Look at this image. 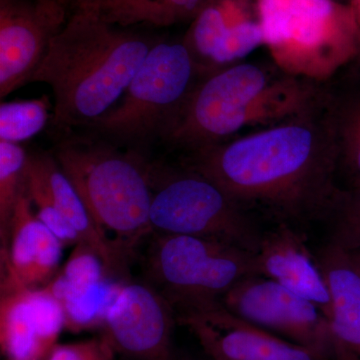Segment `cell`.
<instances>
[{
  "label": "cell",
  "mask_w": 360,
  "mask_h": 360,
  "mask_svg": "<svg viewBox=\"0 0 360 360\" xmlns=\"http://www.w3.org/2000/svg\"><path fill=\"white\" fill-rule=\"evenodd\" d=\"M175 322L174 307L153 284L124 283L106 311L103 335L116 354L131 360H181Z\"/></svg>",
  "instance_id": "8fae6325"
},
{
  "label": "cell",
  "mask_w": 360,
  "mask_h": 360,
  "mask_svg": "<svg viewBox=\"0 0 360 360\" xmlns=\"http://www.w3.org/2000/svg\"><path fill=\"white\" fill-rule=\"evenodd\" d=\"M329 219L333 221L330 243L345 251L360 250V186L341 189Z\"/></svg>",
  "instance_id": "cb8c5ba5"
},
{
  "label": "cell",
  "mask_w": 360,
  "mask_h": 360,
  "mask_svg": "<svg viewBox=\"0 0 360 360\" xmlns=\"http://www.w3.org/2000/svg\"><path fill=\"white\" fill-rule=\"evenodd\" d=\"M65 328L60 303L46 288L4 291L0 348L4 360H44Z\"/></svg>",
  "instance_id": "5bb4252c"
},
{
  "label": "cell",
  "mask_w": 360,
  "mask_h": 360,
  "mask_svg": "<svg viewBox=\"0 0 360 360\" xmlns=\"http://www.w3.org/2000/svg\"><path fill=\"white\" fill-rule=\"evenodd\" d=\"M68 18L87 15L110 25L132 27L136 25L161 26L158 0H56Z\"/></svg>",
  "instance_id": "44dd1931"
},
{
  "label": "cell",
  "mask_w": 360,
  "mask_h": 360,
  "mask_svg": "<svg viewBox=\"0 0 360 360\" xmlns=\"http://www.w3.org/2000/svg\"><path fill=\"white\" fill-rule=\"evenodd\" d=\"M115 348L103 335L101 338L56 345L44 360H115Z\"/></svg>",
  "instance_id": "d4e9b609"
},
{
  "label": "cell",
  "mask_w": 360,
  "mask_h": 360,
  "mask_svg": "<svg viewBox=\"0 0 360 360\" xmlns=\"http://www.w3.org/2000/svg\"><path fill=\"white\" fill-rule=\"evenodd\" d=\"M323 105L338 155L342 189L360 186V75L324 84Z\"/></svg>",
  "instance_id": "d6986e66"
},
{
  "label": "cell",
  "mask_w": 360,
  "mask_h": 360,
  "mask_svg": "<svg viewBox=\"0 0 360 360\" xmlns=\"http://www.w3.org/2000/svg\"><path fill=\"white\" fill-rule=\"evenodd\" d=\"M151 231L226 241L257 253L264 233L215 182L186 165L150 163Z\"/></svg>",
  "instance_id": "52a82bcc"
},
{
  "label": "cell",
  "mask_w": 360,
  "mask_h": 360,
  "mask_svg": "<svg viewBox=\"0 0 360 360\" xmlns=\"http://www.w3.org/2000/svg\"><path fill=\"white\" fill-rule=\"evenodd\" d=\"M323 89L271 60L234 63L198 79L163 144L186 155L266 129L314 108Z\"/></svg>",
  "instance_id": "3957f363"
},
{
  "label": "cell",
  "mask_w": 360,
  "mask_h": 360,
  "mask_svg": "<svg viewBox=\"0 0 360 360\" xmlns=\"http://www.w3.org/2000/svg\"><path fill=\"white\" fill-rule=\"evenodd\" d=\"M63 246L35 214L25 184L1 248V291L44 288L56 276Z\"/></svg>",
  "instance_id": "4fadbf2b"
},
{
  "label": "cell",
  "mask_w": 360,
  "mask_h": 360,
  "mask_svg": "<svg viewBox=\"0 0 360 360\" xmlns=\"http://www.w3.org/2000/svg\"><path fill=\"white\" fill-rule=\"evenodd\" d=\"M27 167L39 176L56 210L77 231L79 243L101 257L110 276L123 274L129 255L99 231L77 189L51 153H28Z\"/></svg>",
  "instance_id": "e0dca14e"
},
{
  "label": "cell",
  "mask_w": 360,
  "mask_h": 360,
  "mask_svg": "<svg viewBox=\"0 0 360 360\" xmlns=\"http://www.w3.org/2000/svg\"><path fill=\"white\" fill-rule=\"evenodd\" d=\"M345 252L347 253L348 258H349L352 266H354V269H356V271L360 274V250L345 251Z\"/></svg>",
  "instance_id": "4316f807"
},
{
  "label": "cell",
  "mask_w": 360,
  "mask_h": 360,
  "mask_svg": "<svg viewBox=\"0 0 360 360\" xmlns=\"http://www.w3.org/2000/svg\"><path fill=\"white\" fill-rule=\"evenodd\" d=\"M49 97L1 103L0 141L20 144L39 134L51 120Z\"/></svg>",
  "instance_id": "603a6c76"
},
{
  "label": "cell",
  "mask_w": 360,
  "mask_h": 360,
  "mask_svg": "<svg viewBox=\"0 0 360 360\" xmlns=\"http://www.w3.org/2000/svg\"><path fill=\"white\" fill-rule=\"evenodd\" d=\"M210 360H328L236 316L219 298L169 300Z\"/></svg>",
  "instance_id": "9c48e42d"
},
{
  "label": "cell",
  "mask_w": 360,
  "mask_h": 360,
  "mask_svg": "<svg viewBox=\"0 0 360 360\" xmlns=\"http://www.w3.org/2000/svg\"><path fill=\"white\" fill-rule=\"evenodd\" d=\"M354 63H356L357 71H359L357 73L360 75V51L357 54L356 58L354 59Z\"/></svg>",
  "instance_id": "83f0119b"
},
{
  "label": "cell",
  "mask_w": 360,
  "mask_h": 360,
  "mask_svg": "<svg viewBox=\"0 0 360 360\" xmlns=\"http://www.w3.org/2000/svg\"><path fill=\"white\" fill-rule=\"evenodd\" d=\"M68 20L56 0H0V98L30 84Z\"/></svg>",
  "instance_id": "7c38bea8"
},
{
  "label": "cell",
  "mask_w": 360,
  "mask_h": 360,
  "mask_svg": "<svg viewBox=\"0 0 360 360\" xmlns=\"http://www.w3.org/2000/svg\"><path fill=\"white\" fill-rule=\"evenodd\" d=\"M258 276L276 281L316 305L328 319L331 309L330 292L307 241L290 224H281L264 233L259 250L255 253Z\"/></svg>",
  "instance_id": "9a60e30c"
},
{
  "label": "cell",
  "mask_w": 360,
  "mask_h": 360,
  "mask_svg": "<svg viewBox=\"0 0 360 360\" xmlns=\"http://www.w3.org/2000/svg\"><path fill=\"white\" fill-rule=\"evenodd\" d=\"M229 311L330 360L328 321L321 309L264 276H248L219 298Z\"/></svg>",
  "instance_id": "30bf717a"
},
{
  "label": "cell",
  "mask_w": 360,
  "mask_h": 360,
  "mask_svg": "<svg viewBox=\"0 0 360 360\" xmlns=\"http://www.w3.org/2000/svg\"><path fill=\"white\" fill-rule=\"evenodd\" d=\"M122 284L99 272L68 274L59 271L44 288L60 303L65 328L79 331L103 323Z\"/></svg>",
  "instance_id": "ffe728a7"
},
{
  "label": "cell",
  "mask_w": 360,
  "mask_h": 360,
  "mask_svg": "<svg viewBox=\"0 0 360 360\" xmlns=\"http://www.w3.org/2000/svg\"><path fill=\"white\" fill-rule=\"evenodd\" d=\"M180 163L212 180L245 212L279 224L329 219L342 189L323 94L302 115L186 153Z\"/></svg>",
  "instance_id": "6da1fadb"
},
{
  "label": "cell",
  "mask_w": 360,
  "mask_h": 360,
  "mask_svg": "<svg viewBox=\"0 0 360 360\" xmlns=\"http://www.w3.org/2000/svg\"><path fill=\"white\" fill-rule=\"evenodd\" d=\"M201 77L184 40H158L120 101L79 129L149 158Z\"/></svg>",
  "instance_id": "8992f818"
},
{
  "label": "cell",
  "mask_w": 360,
  "mask_h": 360,
  "mask_svg": "<svg viewBox=\"0 0 360 360\" xmlns=\"http://www.w3.org/2000/svg\"><path fill=\"white\" fill-rule=\"evenodd\" d=\"M270 60L291 77L326 84L354 63L360 26L338 0H257Z\"/></svg>",
  "instance_id": "5b68a950"
},
{
  "label": "cell",
  "mask_w": 360,
  "mask_h": 360,
  "mask_svg": "<svg viewBox=\"0 0 360 360\" xmlns=\"http://www.w3.org/2000/svg\"><path fill=\"white\" fill-rule=\"evenodd\" d=\"M316 258L330 292V360H360V274L333 243Z\"/></svg>",
  "instance_id": "2e32d148"
},
{
  "label": "cell",
  "mask_w": 360,
  "mask_h": 360,
  "mask_svg": "<svg viewBox=\"0 0 360 360\" xmlns=\"http://www.w3.org/2000/svg\"><path fill=\"white\" fill-rule=\"evenodd\" d=\"M158 40L91 16H70L30 82L51 89V127L58 134L82 129L110 110Z\"/></svg>",
  "instance_id": "7a4b0ae2"
},
{
  "label": "cell",
  "mask_w": 360,
  "mask_h": 360,
  "mask_svg": "<svg viewBox=\"0 0 360 360\" xmlns=\"http://www.w3.org/2000/svg\"><path fill=\"white\" fill-rule=\"evenodd\" d=\"M206 0H158L161 26L191 21Z\"/></svg>",
  "instance_id": "484cf974"
},
{
  "label": "cell",
  "mask_w": 360,
  "mask_h": 360,
  "mask_svg": "<svg viewBox=\"0 0 360 360\" xmlns=\"http://www.w3.org/2000/svg\"><path fill=\"white\" fill-rule=\"evenodd\" d=\"M153 240L148 276L168 300L220 298L241 279L258 276L255 253L226 241L160 233Z\"/></svg>",
  "instance_id": "ba28073f"
},
{
  "label": "cell",
  "mask_w": 360,
  "mask_h": 360,
  "mask_svg": "<svg viewBox=\"0 0 360 360\" xmlns=\"http://www.w3.org/2000/svg\"><path fill=\"white\" fill-rule=\"evenodd\" d=\"M28 153L20 144L0 141V239L6 245L16 203L25 184Z\"/></svg>",
  "instance_id": "7402d4cb"
},
{
  "label": "cell",
  "mask_w": 360,
  "mask_h": 360,
  "mask_svg": "<svg viewBox=\"0 0 360 360\" xmlns=\"http://www.w3.org/2000/svg\"><path fill=\"white\" fill-rule=\"evenodd\" d=\"M58 135L51 155L99 231L108 239V234L115 236L116 245L130 257L135 245L153 232L149 158L86 132L66 130Z\"/></svg>",
  "instance_id": "277c9868"
},
{
  "label": "cell",
  "mask_w": 360,
  "mask_h": 360,
  "mask_svg": "<svg viewBox=\"0 0 360 360\" xmlns=\"http://www.w3.org/2000/svg\"><path fill=\"white\" fill-rule=\"evenodd\" d=\"M255 21H259L257 0H206L182 39L201 77L214 71L224 44Z\"/></svg>",
  "instance_id": "ac0fdd59"
}]
</instances>
